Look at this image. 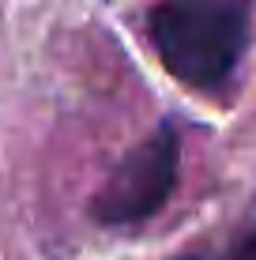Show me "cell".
I'll list each match as a JSON object with an SVG mask.
<instances>
[{
	"label": "cell",
	"mask_w": 256,
	"mask_h": 260,
	"mask_svg": "<svg viewBox=\"0 0 256 260\" xmlns=\"http://www.w3.org/2000/svg\"><path fill=\"white\" fill-rule=\"evenodd\" d=\"M252 4L256 0H158L147 15V34L166 72L189 91H223L249 53Z\"/></svg>",
	"instance_id": "1"
},
{
	"label": "cell",
	"mask_w": 256,
	"mask_h": 260,
	"mask_svg": "<svg viewBox=\"0 0 256 260\" xmlns=\"http://www.w3.org/2000/svg\"><path fill=\"white\" fill-rule=\"evenodd\" d=\"M181 166V136L170 121L158 124L143 143L128 151L113 166L109 181L94 196V219L102 226H136L166 208Z\"/></svg>",
	"instance_id": "2"
},
{
	"label": "cell",
	"mask_w": 256,
	"mask_h": 260,
	"mask_svg": "<svg viewBox=\"0 0 256 260\" xmlns=\"http://www.w3.org/2000/svg\"><path fill=\"white\" fill-rule=\"evenodd\" d=\"M226 260H256V234H252L249 241H245V245H241V249H237V253H234V256H226Z\"/></svg>",
	"instance_id": "3"
}]
</instances>
